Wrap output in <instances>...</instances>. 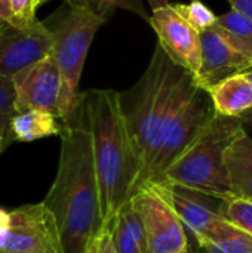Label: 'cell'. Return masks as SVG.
I'll return each instance as SVG.
<instances>
[{
	"mask_svg": "<svg viewBox=\"0 0 252 253\" xmlns=\"http://www.w3.org/2000/svg\"><path fill=\"white\" fill-rule=\"evenodd\" d=\"M59 136L58 170L43 203L55 218L62 253H86L105 224L85 98Z\"/></svg>",
	"mask_w": 252,
	"mask_h": 253,
	"instance_id": "cell-1",
	"label": "cell"
},
{
	"mask_svg": "<svg viewBox=\"0 0 252 253\" xmlns=\"http://www.w3.org/2000/svg\"><path fill=\"white\" fill-rule=\"evenodd\" d=\"M105 227L132 199L143 178V162L128 130L119 92H83Z\"/></svg>",
	"mask_w": 252,
	"mask_h": 253,
	"instance_id": "cell-2",
	"label": "cell"
},
{
	"mask_svg": "<svg viewBox=\"0 0 252 253\" xmlns=\"http://www.w3.org/2000/svg\"><path fill=\"white\" fill-rule=\"evenodd\" d=\"M183 71L184 68L174 64L162 46L156 44L153 56L138 82L131 89L119 93L128 130L143 162V178L138 190L149 181L157 157L163 125Z\"/></svg>",
	"mask_w": 252,
	"mask_h": 253,
	"instance_id": "cell-3",
	"label": "cell"
},
{
	"mask_svg": "<svg viewBox=\"0 0 252 253\" xmlns=\"http://www.w3.org/2000/svg\"><path fill=\"white\" fill-rule=\"evenodd\" d=\"M244 126L242 119L215 114L201 135L168 166L156 182L184 185L220 199L232 197L226 170V151L245 132Z\"/></svg>",
	"mask_w": 252,
	"mask_h": 253,
	"instance_id": "cell-4",
	"label": "cell"
},
{
	"mask_svg": "<svg viewBox=\"0 0 252 253\" xmlns=\"http://www.w3.org/2000/svg\"><path fill=\"white\" fill-rule=\"evenodd\" d=\"M43 22L53 37V56L61 74L58 116L64 125L71 120L83 99L79 84L85 59L97 31L107 21L67 0Z\"/></svg>",
	"mask_w": 252,
	"mask_h": 253,
	"instance_id": "cell-5",
	"label": "cell"
},
{
	"mask_svg": "<svg viewBox=\"0 0 252 253\" xmlns=\"http://www.w3.org/2000/svg\"><path fill=\"white\" fill-rule=\"evenodd\" d=\"M215 114L209 92L198 84L190 71L184 70L175 86L162 130L160 148L146 184L159 181L168 166L190 147Z\"/></svg>",
	"mask_w": 252,
	"mask_h": 253,
	"instance_id": "cell-6",
	"label": "cell"
},
{
	"mask_svg": "<svg viewBox=\"0 0 252 253\" xmlns=\"http://www.w3.org/2000/svg\"><path fill=\"white\" fill-rule=\"evenodd\" d=\"M129 203L141 222L147 253H190L187 230L160 184L143 185Z\"/></svg>",
	"mask_w": 252,
	"mask_h": 253,
	"instance_id": "cell-7",
	"label": "cell"
},
{
	"mask_svg": "<svg viewBox=\"0 0 252 253\" xmlns=\"http://www.w3.org/2000/svg\"><path fill=\"white\" fill-rule=\"evenodd\" d=\"M0 253H62L55 218L43 202L10 212L0 208Z\"/></svg>",
	"mask_w": 252,
	"mask_h": 253,
	"instance_id": "cell-8",
	"label": "cell"
},
{
	"mask_svg": "<svg viewBox=\"0 0 252 253\" xmlns=\"http://www.w3.org/2000/svg\"><path fill=\"white\" fill-rule=\"evenodd\" d=\"M157 40L171 61L190 71L195 77L202 62V37L172 4L153 10L149 19Z\"/></svg>",
	"mask_w": 252,
	"mask_h": 253,
	"instance_id": "cell-9",
	"label": "cell"
},
{
	"mask_svg": "<svg viewBox=\"0 0 252 253\" xmlns=\"http://www.w3.org/2000/svg\"><path fill=\"white\" fill-rule=\"evenodd\" d=\"M53 53V37L43 21L25 28L4 27L0 33V74L13 77Z\"/></svg>",
	"mask_w": 252,
	"mask_h": 253,
	"instance_id": "cell-10",
	"label": "cell"
},
{
	"mask_svg": "<svg viewBox=\"0 0 252 253\" xmlns=\"http://www.w3.org/2000/svg\"><path fill=\"white\" fill-rule=\"evenodd\" d=\"M16 92V111L43 110L58 116L61 74L53 53L12 77ZM59 117V116H58Z\"/></svg>",
	"mask_w": 252,
	"mask_h": 253,
	"instance_id": "cell-11",
	"label": "cell"
},
{
	"mask_svg": "<svg viewBox=\"0 0 252 253\" xmlns=\"http://www.w3.org/2000/svg\"><path fill=\"white\" fill-rule=\"evenodd\" d=\"M160 184L171 199V203L181 219L187 233L195 240L203 237L217 224L224 221L223 216V200L217 196L187 188L177 184Z\"/></svg>",
	"mask_w": 252,
	"mask_h": 253,
	"instance_id": "cell-12",
	"label": "cell"
},
{
	"mask_svg": "<svg viewBox=\"0 0 252 253\" xmlns=\"http://www.w3.org/2000/svg\"><path fill=\"white\" fill-rule=\"evenodd\" d=\"M202 62L196 76L201 87L209 90L223 80L244 74L252 68V61L233 47L217 30L211 28L201 33Z\"/></svg>",
	"mask_w": 252,
	"mask_h": 253,
	"instance_id": "cell-13",
	"label": "cell"
},
{
	"mask_svg": "<svg viewBox=\"0 0 252 253\" xmlns=\"http://www.w3.org/2000/svg\"><path fill=\"white\" fill-rule=\"evenodd\" d=\"M226 170L232 196L252 200V138L247 130L229 145Z\"/></svg>",
	"mask_w": 252,
	"mask_h": 253,
	"instance_id": "cell-14",
	"label": "cell"
},
{
	"mask_svg": "<svg viewBox=\"0 0 252 253\" xmlns=\"http://www.w3.org/2000/svg\"><path fill=\"white\" fill-rule=\"evenodd\" d=\"M208 92L220 116L242 119L252 108V84L244 74L232 76Z\"/></svg>",
	"mask_w": 252,
	"mask_h": 253,
	"instance_id": "cell-15",
	"label": "cell"
},
{
	"mask_svg": "<svg viewBox=\"0 0 252 253\" xmlns=\"http://www.w3.org/2000/svg\"><path fill=\"white\" fill-rule=\"evenodd\" d=\"M116 253H147L141 222L128 202L105 227Z\"/></svg>",
	"mask_w": 252,
	"mask_h": 253,
	"instance_id": "cell-16",
	"label": "cell"
},
{
	"mask_svg": "<svg viewBox=\"0 0 252 253\" xmlns=\"http://www.w3.org/2000/svg\"><path fill=\"white\" fill-rule=\"evenodd\" d=\"M10 129L15 141L31 142L42 138L61 135L64 125L56 114L43 110H28L18 113L12 119Z\"/></svg>",
	"mask_w": 252,
	"mask_h": 253,
	"instance_id": "cell-17",
	"label": "cell"
},
{
	"mask_svg": "<svg viewBox=\"0 0 252 253\" xmlns=\"http://www.w3.org/2000/svg\"><path fill=\"white\" fill-rule=\"evenodd\" d=\"M196 243L202 253H252V236L226 219Z\"/></svg>",
	"mask_w": 252,
	"mask_h": 253,
	"instance_id": "cell-18",
	"label": "cell"
},
{
	"mask_svg": "<svg viewBox=\"0 0 252 253\" xmlns=\"http://www.w3.org/2000/svg\"><path fill=\"white\" fill-rule=\"evenodd\" d=\"M214 30L252 61V19L250 16L232 9L218 16Z\"/></svg>",
	"mask_w": 252,
	"mask_h": 253,
	"instance_id": "cell-19",
	"label": "cell"
},
{
	"mask_svg": "<svg viewBox=\"0 0 252 253\" xmlns=\"http://www.w3.org/2000/svg\"><path fill=\"white\" fill-rule=\"evenodd\" d=\"M15 102L16 92L12 77L0 74V156L12 142H15L10 129V122L18 114Z\"/></svg>",
	"mask_w": 252,
	"mask_h": 253,
	"instance_id": "cell-20",
	"label": "cell"
},
{
	"mask_svg": "<svg viewBox=\"0 0 252 253\" xmlns=\"http://www.w3.org/2000/svg\"><path fill=\"white\" fill-rule=\"evenodd\" d=\"M68 1L74 6H79L104 18L105 21L116 9H125L132 13H137L144 19H150L147 10L144 9L143 0H68Z\"/></svg>",
	"mask_w": 252,
	"mask_h": 253,
	"instance_id": "cell-21",
	"label": "cell"
},
{
	"mask_svg": "<svg viewBox=\"0 0 252 253\" xmlns=\"http://www.w3.org/2000/svg\"><path fill=\"white\" fill-rule=\"evenodd\" d=\"M172 6L199 33L214 28L218 19V16L202 0H190L189 3H175Z\"/></svg>",
	"mask_w": 252,
	"mask_h": 253,
	"instance_id": "cell-22",
	"label": "cell"
},
{
	"mask_svg": "<svg viewBox=\"0 0 252 253\" xmlns=\"http://www.w3.org/2000/svg\"><path fill=\"white\" fill-rule=\"evenodd\" d=\"M223 216L226 221L252 236V200L227 197L223 200Z\"/></svg>",
	"mask_w": 252,
	"mask_h": 253,
	"instance_id": "cell-23",
	"label": "cell"
},
{
	"mask_svg": "<svg viewBox=\"0 0 252 253\" xmlns=\"http://www.w3.org/2000/svg\"><path fill=\"white\" fill-rule=\"evenodd\" d=\"M39 6L37 0H10L12 10V27L25 28L31 25L36 19V7Z\"/></svg>",
	"mask_w": 252,
	"mask_h": 253,
	"instance_id": "cell-24",
	"label": "cell"
},
{
	"mask_svg": "<svg viewBox=\"0 0 252 253\" xmlns=\"http://www.w3.org/2000/svg\"><path fill=\"white\" fill-rule=\"evenodd\" d=\"M98 243H100L101 253H116L113 242H111V236L107 228H104V231L98 236Z\"/></svg>",
	"mask_w": 252,
	"mask_h": 253,
	"instance_id": "cell-25",
	"label": "cell"
},
{
	"mask_svg": "<svg viewBox=\"0 0 252 253\" xmlns=\"http://www.w3.org/2000/svg\"><path fill=\"white\" fill-rule=\"evenodd\" d=\"M233 10H238L252 19V0H229Z\"/></svg>",
	"mask_w": 252,
	"mask_h": 253,
	"instance_id": "cell-26",
	"label": "cell"
},
{
	"mask_svg": "<svg viewBox=\"0 0 252 253\" xmlns=\"http://www.w3.org/2000/svg\"><path fill=\"white\" fill-rule=\"evenodd\" d=\"M0 24L12 27L10 0H0Z\"/></svg>",
	"mask_w": 252,
	"mask_h": 253,
	"instance_id": "cell-27",
	"label": "cell"
},
{
	"mask_svg": "<svg viewBox=\"0 0 252 253\" xmlns=\"http://www.w3.org/2000/svg\"><path fill=\"white\" fill-rule=\"evenodd\" d=\"M147 1H149L151 10H156V9H160V7H163V6L171 4V0H147Z\"/></svg>",
	"mask_w": 252,
	"mask_h": 253,
	"instance_id": "cell-28",
	"label": "cell"
},
{
	"mask_svg": "<svg viewBox=\"0 0 252 253\" xmlns=\"http://www.w3.org/2000/svg\"><path fill=\"white\" fill-rule=\"evenodd\" d=\"M86 253H101V251H100V243H98V237H97L95 242L89 246V249L86 251Z\"/></svg>",
	"mask_w": 252,
	"mask_h": 253,
	"instance_id": "cell-29",
	"label": "cell"
},
{
	"mask_svg": "<svg viewBox=\"0 0 252 253\" xmlns=\"http://www.w3.org/2000/svg\"><path fill=\"white\" fill-rule=\"evenodd\" d=\"M242 122H244V123H250V125H252V108L245 114V116H242Z\"/></svg>",
	"mask_w": 252,
	"mask_h": 253,
	"instance_id": "cell-30",
	"label": "cell"
},
{
	"mask_svg": "<svg viewBox=\"0 0 252 253\" xmlns=\"http://www.w3.org/2000/svg\"><path fill=\"white\" fill-rule=\"evenodd\" d=\"M244 76L251 82V84H252V68L251 70H248V71H245V73H244Z\"/></svg>",
	"mask_w": 252,
	"mask_h": 253,
	"instance_id": "cell-31",
	"label": "cell"
},
{
	"mask_svg": "<svg viewBox=\"0 0 252 253\" xmlns=\"http://www.w3.org/2000/svg\"><path fill=\"white\" fill-rule=\"evenodd\" d=\"M39 1V4H43V3H48V1H50V0H37Z\"/></svg>",
	"mask_w": 252,
	"mask_h": 253,
	"instance_id": "cell-32",
	"label": "cell"
},
{
	"mask_svg": "<svg viewBox=\"0 0 252 253\" xmlns=\"http://www.w3.org/2000/svg\"><path fill=\"white\" fill-rule=\"evenodd\" d=\"M4 27H7V25H3V24H0V33H1V30H3Z\"/></svg>",
	"mask_w": 252,
	"mask_h": 253,
	"instance_id": "cell-33",
	"label": "cell"
}]
</instances>
